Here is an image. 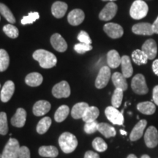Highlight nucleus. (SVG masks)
I'll return each mask as SVG.
<instances>
[{
  "instance_id": "nucleus-1",
  "label": "nucleus",
  "mask_w": 158,
  "mask_h": 158,
  "mask_svg": "<svg viewBox=\"0 0 158 158\" xmlns=\"http://www.w3.org/2000/svg\"><path fill=\"white\" fill-rule=\"evenodd\" d=\"M33 58L39 62L41 68L49 69L54 68L57 63L56 56L44 49H39L33 53Z\"/></svg>"
},
{
  "instance_id": "nucleus-2",
  "label": "nucleus",
  "mask_w": 158,
  "mask_h": 158,
  "mask_svg": "<svg viewBox=\"0 0 158 158\" xmlns=\"http://www.w3.org/2000/svg\"><path fill=\"white\" fill-rule=\"evenodd\" d=\"M59 144L63 152L69 154L74 152L78 146V140L72 133L66 132L59 136Z\"/></svg>"
},
{
  "instance_id": "nucleus-3",
  "label": "nucleus",
  "mask_w": 158,
  "mask_h": 158,
  "mask_svg": "<svg viewBox=\"0 0 158 158\" xmlns=\"http://www.w3.org/2000/svg\"><path fill=\"white\" fill-rule=\"evenodd\" d=\"M149 7L143 0H135L131 5L130 15L133 19L140 20L147 16Z\"/></svg>"
},
{
  "instance_id": "nucleus-4",
  "label": "nucleus",
  "mask_w": 158,
  "mask_h": 158,
  "mask_svg": "<svg viewBox=\"0 0 158 158\" xmlns=\"http://www.w3.org/2000/svg\"><path fill=\"white\" fill-rule=\"evenodd\" d=\"M20 147L19 141L15 138H10L4 148L2 158H19Z\"/></svg>"
},
{
  "instance_id": "nucleus-5",
  "label": "nucleus",
  "mask_w": 158,
  "mask_h": 158,
  "mask_svg": "<svg viewBox=\"0 0 158 158\" xmlns=\"http://www.w3.org/2000/svg\"><path fill=\"white\" fill-rule=\"evenodd\" d=\"M132 89L135 94L143 95L149 92L146 79L142 74H137L133 77L131 82Z\"/></svg>"
},
{
  "instance_id": "nucleus-6",
  "label": "nucleus",
  "mask_w": 158,
  "mask_h": 158,
  "mask_svg": "<svg viewBox=\"0 0 158 158\" xmlns=\"http://www.w3.org/2000/svg\"><path fill=\"white\" fill-rule=\"evenodd\" d=\"M105 114L109 121L114 124L122 125L124 123V116L117 108L114 106H108L105 110Z\"/></svg>"
},
{
  "instance_id": "nucleus-7",
  "label": "nucleus",
  "mask_w": 158,
  "mask_h": 158,
  "mask_svg": "<svg viewBox=\"0 0 158 158\" xmlns=\"http://www.w3.org/2000/svg\"><path fill=\"white\" fill-rule=\"evenodd\" d=\"M110 78V70L108 66L102 67L95 80V86L98 89H103L107 86Z\"/></svg>"
},
{
  "instance_id": "nucleus-8",
  "label": "nucleus",
  "mask_w": 158,
  "mask_h": 158,
  "mask_svg": "<svg viewBox=\"0 0 158 158\" xmlns=\"http://www.w3.org/2000/svg\"><path fill=\"white\" fill-rule=\"evenodd\" d=\"M52 94L56 98H67L70 95V85L65 81L58 83L52 89Z\"/></svg>"
},
{
  "instance_id": "nucleus-9",
  "label": "nucleus",
  "mask_w": 158,
  "mask_h": 158,
  "mask_svg": "<svg viewBox=\"0 0 158 158\" xmlns=\"http://www.w3.org/2000/svg\"><path fill=\"white\" fill-rule=\"evenodd\" d=\"M144 141L149 148H155L158 145V131L155 127L151 126L146 130L144 134Z\"/></svg>"
},
{
  "instance_id": "nucleus-10",
  "label": "nucleus",
  "mask_w": 158,
  "mask_h": 158,
  "mask_svg": "<svg viewBox=\"0 0 158 158\" xmlns=\"http://www.w3.org/2000/svg\"><path fill=\"white\" fill-rule=\"evenodd\" d=\"M103 30L108 37L113 39L119 38L124 34L123 28L119 24L115 23H108L105 24Z\"/></svg>"
},
{
  "instance_id": "nucleus-11",
  "label": "nucleus",
  "mask_w": 158,
  "mask_h": 158,
  "mask_svg": "<svg viewBox=\"0 0 158 158\" xmlns=\"http://www.w3.org/2000/svg\"><path fill=\"white\" fill-rule=\"evenodd\" d=\"M117 9V5L113 2H110L105 6L104 8L100 12V14H99V18L102 21H110V20L114 19V17L116 15Z\"/></svg>"
},
{
  "instance_id": "nucleus-12",
  "label": "nucleus",
  "mask_w": 158,
  "mask_h": 158,
  "mask_svg": "<svg viewBox=\"0 0 158 158\" xmlns=\"http://www.w3.org/2000/svg\"><path fill=\"white\" fill-rule=\"evenodd\" d=\"M141 50L145 53L148 59L150 60L155 59L157 54V46L155 40H154L153 39H149L146 40V42L142 45Z\"/></svg>"
},
{
  "instance_id": "nucleus-13",
  "label": "nucleus",
  "mask_w": 158,
  "mask_h": 158,
  "mask_svg": "<svg viewBox=\"0 0 158 158\" xmlns=\"http://www.w3.org/2000/svg\"><path fill=\"white\" fill-rule=\"evenodd\" d=\"M147 125V121L141 119L135 124L130 135V139L132 141H136L140 139L143 135V131Z\"/></svg>"
},
{
  "instance_id": "nucleus-14",
  "label": "nucleus",
  "mask_w": 158,
  "mask_h": 158,
  "mask_svg": "<svg viewBox=\"0 0 158 158\" xmlns=\"http://www.w3.org/2000/svg\"><path fill=\"white\" fill-rule=\"evenodd\" d=\"M15 92V84L12 81H7L2 88L0 98L3 102H7L10 100Z\"/></svg>"
},
{
  "instance_id": "nucleus-15",
  "label": "nucleus",
  "mask_w": 158,
  "mask_h": 158,
  "mask_svg": "<svg viewBox=\"0 0 158 158\" xmlns=\"http://www.w3.org/2000/svg\"><path fill=\"white\" fill-rule=\"evenodd\" d=\"M132 31L134 34L138 35H152L154 34L152 26L147 22L136 23L132 28Z\"/></svg>"
},
{
  "instance_id": "nucleus-16",
  "label": "nucleus",
  "mask_w": 158,
  "mask_h": 158,
  "mask_svg": "<svg viewBox=\"0 0 158 158\" xmlns=\"http://www.w3.org/2000/svg\"><path fill=\"white\" fill-rule=\"evenodd\" d=\"M26 119H27V112L23 108H19L12 117L11 124L14 127H22L26 123Z\"/></svg>"
},
{
  "instance_id": "nucleus-17",
  "label": "nucleus",
  "mask_w": 158,
  "mask_h": 158,
  "mask_svg": "<svg viewBox=\"0 0 158 158\" xmlns=\"http://www.w3.org/2000/svg\"><path fill=\"white\" fill-rule=\"evenodd\" d=\"M51 43L53 48L59 52H64L68 48V44L66 41L58 33H55L51 36Z\"/></svg>"
},
{
  "instance_id": "nucleus-18",
  "label": "nucleus",
  "mask_w": 158,
  "mask_h": 158,
  "mask_svg": "<svg viewBox=\"0 0 158 158\" xmlns=\"http://www.w3.org/2000/svg\"><path fill=\"white\" fill-rule=\"evenodd\" d=\"M51 103L46 100H39L33 106V114L37 116H41L46 114L51 109Z\"/></svg>"
},
{
  "instance_id": "nucleus-19",
  "label": "nucleus",
  "mask_w": 158,
  "mask_h": 158,
  "mask_svg": "<svg viewBox=\"0 0 158 158\" xmlns=\"http://www.w3.org/2000/svg\"><path fill=\"white\" fill-rule=\"evenodd\" d=\"M85 15L84 11L80 9H75L70 12L68 16V22L73 26H78L84 21Z\"/></svg>"
},
{
  "instance_id": "nucleus-20",
  "label": "nucleus",
  "mask_w": 158,
  "mask_h": 158,
  "mask_svg": "<svg viewBox=\"0 0 158 158\" xmlns=\"http://www.w3.org/2000/svg\"><path fill=\"white\" fill-rule=\"evenodd\" d=\"M68 10V5L63 2H56L53 4L51 7V12L52 14L56 19H61L66 13Z\"/></svg>"
},
{
  "instance_id": "nucleus-21",
  "label": "nucleus",
  "mask_w": 158,
  "mask_h": 158,
  "mask_svg": "<svg viewBox=\"0 0 158 158\" xmlns=\"http://www.w3.org/2000/svg\"><path fill=\"white\" fill-rule=\"evenodd\" d=\"M122 75L126 78H130L133 73V68L131 64V60L128 56H123L121 61Z\"/></svg>"
},
{
  "instance_id": "nucleus-22",
  "label": "nucleus",
  "mask_w": 158,
  "mask_h": 158,
  "mask_svg": "<svg viewBox=\"0 0 158 158\" xmlns=\"http://www.w3.org/2000/svg\"><path fill=\"white\" fill-rule=\"evenodd\" d=\"M122 57L116 50L108 51L107 54V62L108 67L110 68H116L121 64Z\"/></svg>"
},
{
  "instance_id": "nucleus-23",
  "label": "nucleus",
  "mask_w": 158,
  "mask_h": 158,
  "mask_svg": "<svg viewBox=\"0 0 158 158\" xmlns=\"http://www.w3.org/2000/svg\"><path fill=\"white\" fill-rule=\"evenodd\" d=\"M112 81L116 89H120L122 91L127 89V83L126 78L120 73H114L111 77Z\"/></svg>"
},
{
  "instance_id": "nucleus-24",
  "label": "nucleus",
  "mask_w": 158,
  "mask_h": 158,
  "mask_svg": "<svg viewBox=\"0 0 158 158\" xmlns=\"http://www.w3.org/2000/svg\"><path fill=\"white\" fill-rule=\"evenodd\" d=\"M89 104L86 102H78L76 103L73 107L72 110H71V116L75 119H78V118L83 117L84 112L89 108Z\"/></svg>"
},
{
  "instance_id": "nucleus-25",
  "label": "nucleus",
  "mask_w": 158,
  "mask_h": 158,
  "mask_svg": "<svg viewBox=\"0 0 158 158\" xmlns=\"http://www.w3.org/2000/svg\"><path fill=\"white\" fill-rule=\"evenodd\" d=\"M137 109L145 115H152L156 110V106L152 102H142L137 105Z\"/></svg>"
},
{
  "instance_id": "nucleus-26",
  "label": "nucleus",
  "mask_w": 158,
  "mask_h": 158,
  "mask_svg": "<svg viewBox=\"0 0 158 158\" xmlns=\"http://www.w3.org/2000/svg\"><path fill=\"white\" fill-rule=\"evenodd\" d=\"M43 78L42 75L38 73H31L26 76L25 82L28 86L35 87L38 86L42 84Z\"/></svg>"
},
{
  "instance_id": "nucleus-27",
  "label": "nucleus",
  "mask_w": 158,
  "mask_h": 158,
  "mask_svg": "<svg viewBox=\"0 0 158 158\" xmlns=\"http://www.w3.org/2000/svg\"><path fill=\"white\" fill-rule=\"evenodd\" d=\"M100 114V110L95 106H89V108L84 112L82 119L85 122L95 121Z\"/></svg>"
},
{
  "instance_id": "nucleus-28",
  "label": "nucleus",
  "mask_w": 158,
  "mask_h": 158,
  "mask_svg": "<svg viewBox=\"0 0 158 158\" xmlns=\"http://www.w3.org/2000/svg\"><path fill=\"white\" fill-rule=\"evenodd\" d=\"M39 155L42 157L54 158L59 155V151L54 146H43L39 149Z\"/></svg>"
},
{
  "instance_id": "nucleus-29",
  "label": "nucleus",
  "mask_w": 158,
  "mask_h": 158,
  "mask_svg": "<svg viewBox=\"0 0 158 158\" xmlns=\"http://www.w3.org/2000/svg\"><path fill=\"white\" fill-rule=\"evenodd\" d=\"M98 131L102 135H103L106 138L114 137L116 135L115 128L108 124L107 123H104V122L99 123Z\"/></svg>"
},
{
  "instance_id": "nucleus-30",
  "label": "nucleus",
  "mask_w": 158,
  "mask_h": 158,
  "mask_svg": "<svg viewBox=\"0 0 158 158\" xmlns=\"http://www.w3.org/2000/svg\"><path fill=\"white\" fill-rule=\"evenodd\" d=\"M132 59H133V62L138 65L147 64L148 59H149L145 53L142 50H139V49L133 51V54H132Z\"/></svg>"
},
{
  "instance_id": "nucleus-31",
  "label": "nucleus",
  "mask_w": 158,
  "mask_h": 158,
  "mask_svg": "<svg viewBox=\"0 0 158 158\" xmlns=\"http://www.w3.org/2000/svg\"><path fill=\"white\" fill-rule=\"evenodd\" d=\"M70 113V108L68 106H61L58 109L56 110V113L54 114V119L56 122H62L68 117V114Z\"/></svg>"
},
{
  "instance_id": "nucleus-32",
  "label": "nucleus",
  "mask_w": 158,
  "mask_h": 158,
  "mask_svg": "<svg viewBox=\"0 0 158 158\" xmlns=\"http://www.w3.org/2000/svg\"><path fill=\"white\" fill-rule=\"evenodd\" d=\"M51 125V119L48 116L43 117L42 119L38 122L37 125V132L40 135L44 134L48 131L49 127Z\"/></svg>"
},
{
  "instance_id": "nucleus-33",
  "label": "nucleus",
  "mask_w": 158,
  "mask_h": 158,
  "mask_svg": "<svg viewBox=\"0 0 158 158\" xmlns=\"http://www.w3.org/2000/svg\"><path fill=\"white\" fill-rule=\"evenodd\" d=\"M10 64V57L7 52L4 49H0V72L7 70Z\"/></svg>"
},
{
  "instance_id": "nucleus-34",
  "label": "nucleus",
  "mask_w": 158,
  "mask_h": 158,
  "mask_svg": "<svg viewBox=\"0 0 158 158\" xmlns=\"http://www.w3.org/2000/svg\"><path fill=\"white\" fill-rule=\"evenodd\" d=\"M123 92L120 89H115L113 95L111 98V104L112 106L118 108L121 106L122 99H123Z\"/></svg>"
},
{
  "instance_id": "nucleus-35",
  "label": "nucleus",
  "mask_w": 158,
  "mask_h": 158,
  "mask_svg": "<svg viewBox=\"0 0 158 158\" xmlns=\"http://www.w3.org/2000/svg\"><path fill=\"white\" fill-rule=\"evenodd\" d=\"M0 13L5 18V19L9 23H15V19L12 12L8 7L2 3H0Z\"/></svg>"
},
{
  "instance_id": "nucleus-36",
  "label": "nucleus",
  "mask_w": 158,
  "mask_h": 158,
  "mask_svg": "<svg viewBox=\"0 0 158 158\" xmlns=\"http://www.w3.org/2000/svg\"><path fill=\"white\" fill-rule=\"evenodd\" d=\"M92 147L99 152H103L108 149L107 143L105 142L102 138L99 137L94 138V141H92Z\"/></svg>"
},
{
  "instance_id": "nucleus-37",
  "label": "nucleus",
  "mask_w": 158,
  "mask_h": 158,
  "mask_svg": "<svg viewBox=\"0 0 158 158\" xmlns=\"http://www.w3.org/2000/svg\"><path fill=\"white\" fill-rule=\"evenodd\" d=\"M3 31L7 36L10 38H16L19 37V31L15 26L12 24H7L3 27Z\"/></svg>"
},
{
  "instance_id": "nucleus-38",
  "label": "nucleus",
  "mask_w": 158,
  "mask_h": 158,
  "mask_svg": "<svg viewBox=\"0 0 158 158\" xmlns=\"http://www.w3.org/2000/svg\"><path fill=\"white\" fill-rule=\"evenodd\" d=\"M8 132L7 114L5 112H0V135H5Z\"/></svg>"
},
{
  "instance_id": "nucleus-39",
  "label": "nucleus",
  "mask_w": 158,
  "mask_h": 158,
  "mask_svg": "<svg viewBox=\"0 0 158 158\" xmlns=\"http://www.w3.org/2000/svg\"><path fill=\"white\" fill-rule=\"evenodd\" d=\"M40 18V15L37 12H31L29 13L27 16H24L21 19V24L26 25V24H30V23H33L36 20H37Z\"/></svg>"
},
{
  "instance_id": "nucleus-40",
  "label": "nucleus",
  "mask_w": 158,
  "mask_h": 158,
  "mask_svg": "<svg viewBox=\"0 0 158 158\" xmlns=\"http://www.w3.org/2000/svg\"><path fill=\"white\" fill-rule=\"evenodd\" d=\"M98 125L99 122L96 121L86 122L84 125V131L85 133L87 134H92L94 133L96 131L98 130Z\"/></svg>"
},
{
  "instance_id": "nucleus-41",
  "label": "nucleus",
  "mask_w": 158,
  "mask_h": 158,
  "mask_svg": "<svg viewBox=\"0 0 158 158\" xmlns=\"http://www.w3.org/2000/svg\"><path fill=\"white\" fill-rule=\"evenodd\" d=\"M92 49V46L91 45L85 44V43H78V44H76L74 46V50L76 51L78 54H84L86 51H91Z\"/></svg>"
},
{
  "instance_id": "nucleus-42",
  "label": "nucleus",
  "mask_w": 158,
  "mask_h": 158,
  "mask_svg": "<svg viewBox=\"0 0 158 158\" xmlns=\"http://www.w3.org/2000/svg\"><path fill=\"white\" fill-rule=\"evenodd\" d=\"M78 40L80 43H85V44L91 45L92 44V40L89 36L88 33L85 31H81L78 35Z\"/></svg>"
},
{
  "instance_id": "nucleus-43",
  "label": "nucleus",
  "mask_w": 158,
  "mask_h": 158,
  "mask_svg": "<svg viewBox=\"0 0 158 158\" xmlns=\"http://www.w3.org/2000/svg\"><path fill=\"white\" fill-rule=\"evenodd\" d=\"M19 158H30V151L28 147L25 146L21 147Z\"/></svg>"
},
{
  "instance_id": "nucleus-44",
  "label": "nucleus",
  "mask_w": 158,
  "mask_h": 158,
  "mask_svg": "<svg viewBox=\"0 0 158 158\" xmlns=\"http://www.w3.org/2000/svg\"><path fill=\"white\" fill-rule=\"evenodd\" d=\"M153 101L155 105L158 106V85L155 86L153 89V94H152Z\"/></svg>"
},
{
  "instance_id": "nucleus-45",
  "label": "nucleus",
  "mask_w": 158,
  "mask_h": 158,
  "mask_svg": "<svg viewBox=\"0 0 158 158\" xmlns=\"http://www.w3.org/2000/svg\"><path fill=\"white\" fill-rule=\"evenodd\" d=\"M84 158H100L98 153L92 151H87L84 155Z\"/></svg>"
},
{
  "instance_id": "nucleus-46",
  "label": "nucleus",
  "mask_w": 158,
  "mask_h": 158,
  "mask_svg": "<svg viewBox=\"0 0 158 158\" xmlns=\"http://www.w3.org/2000/svg\"><path fill=\"white\" fill-rule=\"evenodd\" d=\"M152 70L154 73L158 76V59H156L153 62L152 64Z\"/></svg>"
},
{
  "instance_id": "nucleus-47",
  "label": "nucleus",
  "mask_w": 158,
  "mask_h": 158,
  "mask_svg": "<svg viewBox=\"0 0 158 158\" xmlns=\"http://www.w3.org/2000/svg\"><path fill=\"white\" fill-rule=\"evenodd\" d=\"M152 29H153V31H154V34H158V16L157 17V19L155 21V22H154L152 24Z\"/></svg>"
},
{
  "instance_id": "nucleus-48",
  "label": "nucleus",
  "mask_w": 158,
  "mask_h": 158,
  "mask_svg": "<svg viewBox=\"0 0 158 158\" xmlns=\"http://www.w3.org/2000/svg\"><path fill=\"white\" fill-rule=\"evenodd\" d=\"M127 158H138L135 155H133V154H131V155H128V157Z\"/></svg>"
},
{
  "instance_id": "nucleus-49",
  "label": "nucleus",
  "mask_w": 158,
  "mask_h": 158,
  "mask_svg": "<svg viewBox=\"0 0 158 158\" xmlns=\"http://www.w3.org/2000/svg\"><path fill=\"white\" fill-rule=\"evenodd\" d=\"M120 133H121L122 135H127V132L124 131V130H120Z\"/></svg>"
},
{
  "instance_id": "nucleus-50",
  "label": "nucleus",
  "mask_w": 158,
  "mask_h": 158,
  "mask_svg": "<svg viewBox=\"0 0 158 158\" xmlns=\"http://www.w3.org/2000/svg\"><path fill=\"white\" fill-rule=\"evenodd\" d=\"M141 158H151V157H150L149 156L147 155H143L141 156Z\"/></svg>"
},
{
  "instance_id": "nucleus-51",
  "label": "nucleus",
  "mask_w": 158,
  "mask_h": 158,
  "mask_svg": "<svg viewBox=\"0 0 158 158\" xmlns=\"http://www.w3.org/2000/svg\"><path fill=\"white\" fill-rule=\"evenodd\" d=\"M102 1H110V2H114V1H116V0H102Z\"/></svg>"
},
{
  "instance_id": "nucleus-52",
  "label": "nucleus",
  "mask_w": 158,
  "mask_h": 158,
  "mask_svg": "<svg viewBox=\"0 0 158 158\" xmlns=\"http://www.w3.org/2000/svg\"><path fill=\"white\" fill-rule=\"evenodd\" d=\"M0 158H2V154H0Z\"/></svg>"
},
{
  "instance_id": "nucleus-53",
  "label": "nucleus",
  "mask_w": 158,
  "mask_h": 158,
  "mask_svg": "<svg viewBox=\"0 0 158 158\" xmlns=\"http://www.w3.org/2000/svg\"><path fill=\"white\" fill-rule=\"evenodd\" d=\"M0 87H1V85H0Z\"/></svg>"
}]
</instances>
